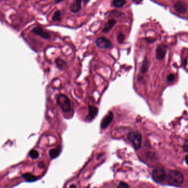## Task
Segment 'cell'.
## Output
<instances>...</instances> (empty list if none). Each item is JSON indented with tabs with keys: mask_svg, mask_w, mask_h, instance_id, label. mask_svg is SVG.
Returning <instances> with one entry per match:
<instances>
[{
	"mask_svg": "<svg viewBox=\"0 0 188 188\" xmlns=\"http://www.w3.org/2000/svg\"><path fill=\"white\" fill-rule=\"evenodd\" d=\"M167 181L169 185L176 187H179L184 182V176L178 170H171L169 172Z\"/></svg>",
	"mask_w": 188,
	"mask_h": 188,
	"instance_id": "6da1fadb",
	"label": "cell"
},
{
	"mask_svg": "<svg viewBox=\"0 0 188 188\" xmlns=\"http://www.w3.org/2000/svg\"><path fill=\"white\" fill-rule=\"evenodd\" d=\"M127 140L131 142L134 148L137 150L141 147L142 144V136L140 133L136 131L130 132L127 136Z\"/></svg>",
	"mask_w": 188,
	"mask_h": 188,
	"instance_id": "7a4b0ae2",
	"label": "cell"
},
{
	"mask_svg": "<svg viewBox=\"0 0 188 188\" xmlns=\"http://www.w3.org/2000/svg\"><path fill=\"white\" fill-rule=\"evenodd\" d=\"M57 103L62 111L68 113L71 111V104L70 100L64 94H60L58 97Z\"/></svg>",
	"mask_w": 188,
	"mask_h": 188,
	"instance_id": "3957f363",
	"label": "cell"
},
{
	"mask_svg": "<svg viewBox=\"0 0 188 188\" xmlns=\"http://www.w3.org/2000/svg\"><path fill=\"white\" fill-rule=\"evenodd\" d=\"M152 178L157 184L163 183L167 178V173L163 168L154 169L152 173Z\"/></svg>",
	"mask_w": 188,
	"mask_h": 188,
	"instance_id": "277c9868",
	"label": "cell"
},
{
	"mask_svg": "<svg viewBox=\"0 0 188 188\" xmlns=\"http://www.w3.org/2000/svg\"><path fill=\"white\" fill-rule=\"evenodd\" d=\"M96 44L97 46L101 49H107L111 45V41L105 37L98 38L96 40Z\"/></svg>",
	"mask_w": 188,
	"mask_h": 188,
	"instance_id": "5b68a950",
	"label": "cell"
},
{
	"mask_svg": "<svg viewBox=\"0 0 188 188\" xmlns=\"http://www.w3.org/2000/svg\"><path fill=\"white\" fill-rule=\"evenodd\" d=\"M113 118H114V114L111 111H109V113L102 120L101 124V127L102 129H106L109 126V125L111 123V121L113 120Z\"/></svg>",
	"mask_w": 188,
	"mask_h": 188,
	"instance_id": "8992f818",
	"label": "cell"
},
{
	"mask_svg": "<svg viewBox=\"0 0 188 188\" xmlns=\"http://www.w3.org/2000/svg\"><path fill=\"white\" fill-rule=\"evenodd\" d=\"M166 46L163 44H160V45H158L156 49V58L159 60L163 59L166 55Z\"/></svg>",
	"mask_w": 188,
	"mask_h": 188,
	"instance_id": "52a82bcc",
	"label": "cell"
},
{
	"mask_svg": "<svg viewBox=\"0 0 188 188\" xmlns=\"http://www.w3.org/2000/svg\"><path fill=\"white\" fill-rule=\"evenodd\" d=\"M32 32L34 34L39 35L44 39H49L50 38V34L47 31L44 30L43 28L40 27H35L32 29Z\"/></svg>",
	"mask_w": 188,
	"mask_h": 188,
	"instance_id": "ba28073f",
	"label": "cell"
},
{
	"mask_svg": "<svg viewBox=\"0 0 188 188\" xmlns=\"http://www.w3.org/2000/svg\"><path fill=\"white\" fill-rule=\"evenodd\" d=\"M88 110H89V114L87 117L86 120L88 121H91L93 120L94 117L97 116L98 112V109L96 107L93 105H89Z\"/></svg>",
	"mask_w": 188,
	"mask_h": 188,
	"instance_id": "9c48e42d",
	"label": "cell"
},
{
	"mask_svg": "<svg viewBox=\"0 0 188 188\" xmlns=\"http://www.w3.org/2000/svg\"><path fill=\"white\" fill-rule=\"evenodd\" d=\"M174 7L176 11L180 14H185L187 11V6L183 2L179 1L176 2L174 5Z\"/></svg>",
	"mask_w": 188,
	"mask_h": 188,
	"instance_id": "30bf717a",
	"label": "cell"
},
{
	"mask_svg": "<svg viewBox=\"0 0 188 188\" xmlns=\"http://www.w3.org/2000/svg\"><path fill=\"white\" fill-rule=\"evenodd\" d=\"M81 8V0H71L70 9L72 12H77Z\"/></svg>",
	"mask_w": 188,
	"mask_h": 188,
	"instance_id": "8fae6325",
	"label": "cell"
},
{
	"mask_svg": "<svg viewBox=\"0 0 188 188\" xmlns=\"http://www.w3.org/2000/svg\"><path fill=\"white\" fill-rule=\"evenodd\" d=\"M116 23H117V21L115 19H112L109 20L107 22V23L105 25V27L103 29L102 31L103 33H108V31H110L112 28L115 25Z\"/></svg>",
	"mask_w": 188,
	"mask_h": 188,
	"instance_id": "7c38bea8",
	"label": "cell"
},
{
	"mask_svg": "<svg viewBox=\"0 0 188 188\" xmlns=\"http://www.w3.org/2000/svg\"><path fill=\"white\" fill-rule=\"evenodd\" d=\"M61 151V148L60 146L58 147L57 148H55V149L51 150L49 152L50 157L53 159L56 158L60 154Z\"/></svg>",
	"mask_w": 188,
	"mask_h": 188,
	"instance_id": "4fadbf2b",
	"label": "cell"
},
{
	"mask_svg": "<svg viewBox=\"0 0 188 188\" xmlns=\"http://www.w3.org/2000/svg\"><path fill=\"white\" fill-rule=\"evenodd\" d=\"M23 177L24 179L28 182H34L36 181L38 178L36 176H34L31 173H25L23 175Z\"/></svg>",
	"mask_w": 188,
	"mask_h": 188,
	"instance_id": "5bb4252c",
	"label": "cell"
},
{
	"mask_svg": "<svg viewBox=\"0 0 188 188\" xmlns=\"http://www.w3.org/2000/svg\"><path fill=\"white\" fill-rule=\"evenodd\" d=\"M126 3V0H113V5L116 7H121Z\"/></svg>",
	"mask_w": 188,
	"mask_h": 188,
	"instance_id": "9a60e30c",
	"label": "cell"
},
{
	"mask_svg": "<svg viewBox=\"0 0 188 188\" xmlns=\"http://www.w3.org/2000/svg\"><path fill=\"white\" fill-rule=\"evenodd\" d=\"M56 64L57 66L60 69H64L66 67V64L64 61L62 60L61 59H56Z\"/></svg>",
	"mask_w": 188,
	"mask_h": 188,
	"instance_id": "2e32d148",
	"label": "cell"
},
{
	"mask_svg": "<svg viewBox=\"0 0 188 188\" xmlns=\"http://www.w3.org/2000/svg\"><path fill=\"white\" fill-rule=\"evenodd\" d=\"M148 66H149V65H148V61L146 59H145L144 61H143V63L141 68V72H142V74H144L148 70Z\"/></svg>",
	"mask_w": 188,
	"mask_h": 188,
	"instance_id": "e0dca14e",
	"label": "cell"
},
{
	"mask_svg": "<svg viewBox=\"0 0 188 188\" xmlns=\"http://www.w3.org/2000/svg\"><path fill=\"white\" fill-rule=\"evenodd\" d=\"M29 156L31 157L32 159H37L39 157V154L38 153V152L35 150H32L29 152Z\"/></svg>",
	"mask_w": 188,
	"mask_h": 188,
	"instance_id": "ac0fdd59",
	"label": "cell"
},
{
	"mask_svg": "<svg viewBox=\"0 0 188 188\" xmlns=\"http://www.w3.org/2000/svg\"><path fill=\"white\" fill-rule=\"evenodd\" d=\"M60 19H61V12L60 11H57L53 15V20L54 21H59Z\"/></svg>",
	"mask_w": 188,
	"mask_h": 188,
	"instance_id": "d6986e66",
	"label": "cell"
},
{
	"mask_svg": "<svg viewBox=\"0 0 188 188\" xmlns=\"http://www.w3.org/2000/svg\"><path fill=\"white\" fill-rule=\"evenodd\" d=\"M124 39H125V37H124V35L123 34H120L118 35L117 39L119 43H122L124 40Z\"/></svg>",
	"mask_w": 188,
	"mask_h": 188,
	"instance_id": "ffe728a7",
	"label": "cell"
},
{
	"mask_svg": "<svg viewBox=\"0 0 188 188\" xmlns=\"http://www.w3.org/2000/svg\"><path fill=\"white\" fill-rule=\"evenodd\" d=\"M175 80V76L173 74H170L167 77V81L170 82H172Z\"/></svg>",
	"mask_w": 188,
	"mask_h": 188,
	"instance_id": "44dd1931",
	"label": "cell"
},
{
	"mask_svg": "<svg viewBox=\"0 0 188 188\" xmlns=\"http://www.w3.org/2000/svg\"><path fill=\"white\" fill-rule=\"evenodd\" d=\"M118 187H119V188L120 187L121 188H129V186L124 182H120L118 185Z\"/></svg>",
	"mask_w": 188,
	"mask_h": 188,
	"instance_id": "7402d4cb",
	"label": "cell"
},
{
	"mask_svg": "<svg viewBox=\"0 0 188 188\" xmlns=\"http://www.w3.org/2000/svg\"><path fill=\"white\" fill-rule=\"evenodd\" d=\"M188 141L186 140L185 141V143H184V145L183 146V150L187 152H188Z\"/></svg>",
	"mask_w": 188,
	"mask_h": 188,
	"instance_id": "603a6c76",
	"label": "cell"
},
{
	"mask_svg": "<svg viewBox=\"0 0 188 188\" xmlns=\"http://www.w3.org/2000/svg\"><path fill=\"white\" fill-rule=\"evenodd\" d=\"M134 2L136 3H139L142 1V0H132Z\"/></svg>",
	"mask_w": 188,
	"mask_h": 188,
	"instance_id": "cb8c5ba5",
	"label": "cell"
},
{
	"mask_svg": "<svg viewBox=\"0 0 188 188\" xmlns=\"http://www.w3.org/2000/svg\"><path fill=\"white\" fill-rule=\"evenodd\" d=\"M187 158H188V156H186L185 158V163H186V164H188V161H187Z\"/></svg>",
	"mask_w": 188,
	"mask_h": 188,
	"instance_id": "d4e9b609",
	"label": "cell"
},
{
	"mask_svg": "<svg viewBox=\"0 0 188 188\" xmlns=\"http://www.w3.org/2000/svg\"><path fill=\"white\" fill-rule=\"evenodd\" d=\"M63 0H55L56 2H57V3H59V2H61Z\"/></svg>",
	"mask_w": 188,
	"mask_h": 188,
	"instance_id": "484cf974",
	"label": "cell"
},
{
	"mask_svg": "<svg viewBox=\"0 0 188 188\" xmlns=\"http://www.w3.org/2000/svg\"><path fill=\"white\" fill-rule=\"evenodd\" d=\"M83 1H84V2H86V3H87V2H88V1H90V0H83Z\"/></svg>",
	"mask_w": 188,
	"mask_h": 188,
	"instance_id": "4316f807",
	"label": "cell"
},
{
	"mask_svg": "<svg viewBox=\"0 0 188 188\" xmlns=\"http://www.w3.org/2000/svg\"><path fill=\"white\" fill-rule=\"evenodd\" d=\"M70 188H72V187H74V188H76V186H75V185H71V186H70Z\"/></svg>",
	"mask_w": 188,
	"mask_h": 188,
	"instance_id": "83f0119b",
	"label": "cell"
}]
</instances>
